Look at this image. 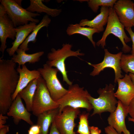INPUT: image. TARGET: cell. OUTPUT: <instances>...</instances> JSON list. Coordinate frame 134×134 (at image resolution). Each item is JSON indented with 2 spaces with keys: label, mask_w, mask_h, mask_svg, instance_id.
<instances>
[{
  "label": "cell",
  "mask_w": 134,
  "mask_h": 134,
  "mask_svg": "<svg viewBox=\"0 0 134 134\" xmlns=\"http://www.w3.org/2000/svg\"><path fill=\"white\" fill-rule=\"evenodd\" d=\"M128 113V107L123 104L118 100L116 109L110 113L107 120L110 126L114 129L119 134H130L127 128L125 122L126 118Z\"/></svg>",
  "instance_id": "cell-12"
},
{
  "label": "cell",
  "mask_w": 134,
  "mask_h": 134,
  "mask_svg": "<svg viewBox=\"0 0 134 134\" xmlns=\"http://www.w3.org/2000/svg\"><path fill=\"white\" fill-rule=\"evenodd\" d=\"M109 13L107 25L101 39L96 43V45L100 46L104 48L106 45L105 41L107 36L112 34L118 37L123 44L122 51L125 53L129 52L132 48L126 43L131 40L128 37L125 31L124 26L120 22L113 8L109 7Z\"/></svg>",
  "instance_id": "cell-5"
},
{
  "label": "cell",
  "mask_w": 134,
  "mask_h": 134,
  "mask_svg": "<svg viewBox=\"0 0 134 134\" xmlns=\"http://www.w3.org/2000/svg\"><path fill=\"white\" fill-rule=\"evenodd\" d=\"M118 89L114 95L125 106H128L134 98V85L129 75L126 74L122 78L117 80Z\"/></svg>",
  "instance_id": "cell-13"
},
{
  "label": "cell",
  "mask_w": 134,
  "mask_h": 134,
  "mask_svg": "<svg viewBox=\"0 0 134 134\" xmlns=\"http://www.w3.org/2000/svg\"><path fill=\"white\" fill-rule=\"evenodd\" d=\"M7 14L13 23L15 27L29 23V22L38 23L39 20L34 18L40 15L37 13L30 12L18 4L14 0H1Z\"/></svg>",
  "instance_id": "cell-7"
},
{
  "label": "cell",
  "mask_w": 134,
  "mask_h": 134,
  "mask_svg": "<svg viewBox=\"0 0 134 134\" xmlns=\"http://www.w3.org/2000/svg\"><path fill=\"white\" fill-rule=\"evenodd\" d=\"M72 45L69 43H64L61 48L57 50L52 48L47 54L48 61L46 63L51 67H54L61 73L63 81L65 82L69 86L72 84V82L68 79L66 70L65 61L68 57L74 56L79 58V56L84 55L78 49L74 51L71 50Z\"/></svg>",
  "instance_id": "cell-2"
},
{
  "label": "cell",
  "mask_w": 134,
  "mask_h": 134,
  "mask_svg": "<svg viewBox=\"0 0 134 134\" xmlns=\"http://www.w3.org/2000/svg\"><path fill=\"white\" fill-rule=\"evenodd\" d=\"M16 52L17 54H15L11 59L20 66L25 65L27 63L33 64L39 62L44 53L43 51H41L32 54H28L26 51L19 48Z\"/></svg>",
  "instance_id": "cell-19"
},
{
  "label": "cell",
  "mask_w": 134,
  "mask_h": 134,
  "mask_svg": "<svg viewBox=\"0 0 134 134\" xmlns=\"http://www.w3.org/2000/svg\"><path fill=\"white\" fill-rule=\"evenodd\" d=\"M116 0H88L89 7L92 11L96 13L98 11L99 7L107 6L113 8Z\"/></svg>",
  "instance_id": "cell-26"
},
{
  "label": "cell",
  "mask_w": 134,
  "mask_h": 134,
  "mask_svg": "<svg viewBox=\"0 0 134 134\" xmlns=\"http://www.w3.org/2000/svg\"><path fill=\"white\" fill-rule=\"evenodd\" d=\"M14 25L7 14L0 16V51L2 53L3 58L4 51L7 46L6 40L7 38L15 40L16 35Z\"/></svg>",
  "instance_id": "cell-15"
},
{
  "label": "cell",
  "mask_w": 134,
  "mask_h": 134,
  "mask_svg": "<svg viewBox=\"0 0 134 134\" xmlns=\"http://www.w3.org/2000/svg\"><path fill=\"white\" fill-rule=\"evenodd\" d=\"M67 34L70 36L75 34H79L87 37L96 47V43L93 40V36L95 33H99L98 31L94 29L89 27H82L79 24L69 25L66 31Z\"/></svg>",
  "instance_id": "cell-22"
},
{
  "label": "cell",
  "mask_w": 134,
  "mask_h": 134,
  "mask_svg": "<svg viewBox=\"0 0 134 134\" xmlns=\"http://www.w3.org/2000/svg\"><path fill=\"white\" fill-rule=\"evenodd\" d=\"M28 134H40V128L37 124L31 126L28 130Z\"/></svg>",
  "instance_id": "cell-28"
},
{
  "label": "cell",
  "mask_w": 134,
  "mask_h": 134,
  "mask_svg": "<svg viewBox=\"0 0 134 134\" xmlns=\"http://www.w3.org/2000/svg\"><path fill=\"white\" fill-rule=\"evenodd\" d=\"M49 134H60L56 126L54 120L51 125Z\"/></svg>",
  "instance_id": "cell-33"
},
{
  "label": "cell",
  "mask_w": 134,
  "mask_h": 134,
  "mask_svg": "<svg viewBox=\"0 0 134 134\" xmlns=\"http://www.w3.org/2000/svg\"></svg>",
  "instance_id": "cell-40"
},
{
  "label": "cell",
  "mask_w": 134,
  "mask_h": 134,
  "mask_svg": "<svg viewBox=\"0 0 134 134\" xmlns=\"http://www.w3.org/2000/svg\"><path fill=\"white\" fill-rule=\"evenodd\" d=\"M21 99L18 94L6 114L8 116L13 117L14 123L16 125L23 120L32 126L34 123L31 119V114L24 106Z\"/></svg>",
  "instance_id": "cell-14"
},
{
  "label": "cell",
  "mask_w": 134,
  "mask_h": 134,
  "mask_svg": "<svg viewBox=\"0 0 134 134\" xmlns=\"http://www.w3.org/2000/svg\"><path fill=\"white\" fill-rule=\"evenodd\" d=\"M128 113L131 118L134 120V98L128 106Z\"/></svg>",
  "instance_id": "cell-30"
},
{
  "label": "cell",
  "mask_w": 134,
  "mask_h": 134,
  "mask_svg": "<svg viewBox=\"0 0 134 134\" xmlns=\"http://www.w3.org/2000/svg\"><path fill=\"white\" fill-rule=\"evenodd\" d=\"M7 116H4L2 114H0V129L4 127V124L6 122V120L8 119Z\"/></svg>",
  "instance_id": "cell-34"
},
{
  "label": "cell",
  "mask_w": 134,
  "mask_h": 134,
  "mask_svg": "<svg viewBox=\"0 0 134 134\" xmlns=\"http://www.w3.org/2000/svg\"><path fill=\"white\" fill-rule=\"evenodd\" d=\"M126 30L129 34L132 42V47L131 50L132 55H134V32L131 28H126Z\"/></svg>",
  "instance_id": "cell-29"
},
{
  "label": "cell",
  "mask_w": 134,
  "mask_h": 134,
  "mask_svg": "<svg viewBox=\"0 0 134 134\" xmlns=\"http://www.w3.org/2000/svg\"><path fill=\"white\" fill-rule=\"evenodd\" d=\"M38 79L31 81L18 94L21 98L24 100L26 108L29 112L32 111L33 100L37 87Z\"/></svg>",
  "instance_id": "cell-23"
},
{
  "label": "cell",
  "mask_w": 134,
  "mask_h": 134,
  "mask_svg": "<svg viewBox=\"0 0 134 134\" xmlns=\"http://www.w3.org/2000/svg\"><path fill=\"white\" fill-rule=\"evenodd\" d=\"M12 60L0 59V114L7 113L12 103L19 75Z\"/></svg>",
  "instance_id": "cell-1"
},
{
  "label": "cell",
  "mask_w": 134,
  "mask_h": 134,
  "mask_svg": "<svg viewBox=\"0 0 134 134\" xmlns=\"http://www.w3.org/2000/svg\"><path fill=\"white\" fill-rule=\"evenodd\" d=\"M90 134H100L101 130L97 127L94 126H89Z\"/></svg>",
  "instance_id": "cell-32"
},
{
  "label": "cell",
  "mask_w": 134,
  "mask_h": 134,
  "mask_svg": "<svg viewBox=\"0 0 134 134\" xmlns=\"http://www.w3.org/2000/svg\"><path fill=\"white\" fill-rule=\"evenodd\" d=\"M90 95L83 87H80L77 84L69 85L67 92L57 101L59 106L58 113H61L63 108L67 106L84 108L90 111L93 107L88 99Z\"/></svg>",
  "instance_id": "cell-3"
},
{
  "label": "cell",
  "mask_w": 134,
  "mask_h": 134,
  "mask_svg": "<svg viewBox=\"0 0 134 134\" xmlns=\"http://www.w3.org/2000/svg\"><path fill=\"white\" fill-rule=\"evenodd\" d=\"M89 113H83L79 114V121L77 133L79 134H90L88 118Z\"/></svg>",
  "instance_id": "cell-27"
},
{
  "label": "cell",
  "mask_w": 134,
  "mask_h": 134,
  "mask_svg": "<svg viewBox=\"0 0 134 134\" xmlns=\"http://www.w3.org/2000/svg\"><path fill=\"white\" fill-rule=\"evenodd\" d=\"M51 21V19L49 17L48 15L47 14L44 15L40 22L36 25L33 31L20 45L19 48L26 52L29 50V49L28 47L29 43L31 42L33 43H35L36 41V37L39 31L43 27H47Z\"/></svg>",
  "instance_id": "cell-24"
},
{
  "label": "cell",
  "mask_w": 134,
  "mask_h": 134,
  "mask_svg": "<svg viewBox=\"0 0 134 134\" xmlns=\"http://www.w3.org/2000/svg\"><path fill=\"white\" fill-rule=\"evenodd\" d=\"M120 22L126 28L134 25V3L131 0H117L113 7Z\"/></svg>",
  "instance_id": "cell-11"
},
{
  "label": "cell",
  "mask_w": 134,
  "mask_h": 134,
  "mask_svg": "<svg viewBox=\"0 0 134 134\" xmlns=\"http://www.w3.org/2000/svg\"><path fill=\"white\" fill-rule=\"evenodd\" d=\"M115 88V86L111 84H106L104 88H100L98 90L99 95L98 98H94L90 95L89 96V101L93 109L91 116L96 114L100 115L104 112L111 113L115 111L118 101L114 95Z\"/></svg>",
  "instance_id": "cell-4"
},
{
  "label": "cell",
  "mask_w": 134,
  "mask_h": 134,
  "mask_svg": "<svg viewBox=\"0 0 134 134\" xmlns=\"http://www.w3.org/2000/svg\"><path fill=\"white\" fill-rule=\"evenodd\" d=\"M9 131V126L5 125L4 127L0 129V134H6Z\"/></svg>",
  "instance_id": "cell-35"
},
{
  "label": "cell",
  "mask_w": 134,
  "mask_h": 134,
  "mask_svg": "<svg viewBox=\"0 0 134 134\" xmlns=\"http://www.w3.org/2000/svg\"><path fill=\"white\" fill-rule=\"evenodd\" d=\"M132 82L134 85V74L130 73L129 74Z\"/></svg>",
  "instance_id": "cell-37"
},
{
  "label": "cell",
  "mask_w": 134,
  "mask_h": 134,
  "mask_svg": "<svg viewBox=\"0 0 134 134\" xmlns=\"http://www.w3.org/2000/svg\"><path fill=\"white\" fill-rule=\"evenodd\" d=\"M104 51V58L100 63L94 64L87 62L89 65L94 67L93 70L90 75L93 76L98 75L105 68H111L114 69L115 72L114 82L116 83L118 79L124 77L121 74L122 72L120 66L122 52H120L117 54H113L110 53L107 49H105Z\"/></svg>",
  "instance_id": "cell-10"
},
{
  "label": "cell",
  "mask_w": 134,
  "mask_h": 134,
  "mask_svg": "<svg viewBox=\"0 0 134 134\" xmlns=\"http://www.w3.org/2000/svg\"><path fill=\"white\" fill-rule=\"evenodd\" d=\"M80 113L79 108L67 106L61 113L55 116L54 120L60 134H76L74 131L76 125L74 121Z\"/></svg>",
  "instance_id": "cell-9"
},
{
  "label": "cell",
  "mask_w": 134,
  "mask_h": 134,
  "mask_svg": "<svg viewBox=\"0 0 134 134\" xmlns=\"http://www.w3.org/2000/svg\"><path fill=\"white\" fill-rule=\"evenodd\" d=\"M16 70L19 74V78L16 89L12 96L13 101L19 93L31 81L41 76L39 71L37 69L30 70L25 65H22V67L18 66Z\"/></svg>",
  "instance_id": "cell-16"
},
{
  "label": "cell",
  "mask_w": 134,
  "mask_h": 134,
  "mask_svg": "<svg viewBox=\"0 0 134 134\" xmlns=\"http://www.w3.org/2000/svg\"><path fill=\"white\" fill-rule=\"evenodd\" d=\"M128 120L129 121L132 122L134 123V120L131 117H129L128 118Z\"/></svg>",
  "instance_id": "cell-39"
},
{
  "label": "cell",
  "mask_w": 134,
  "mask_h": 134,
  "mask_svg": "<svg viewBox=\"0 0 134 134\" xmlns=\"http://www.w3.org/2000/svg\"><path fill=\"white\" fill-rule=\"evenodd\" d=\"M100 13L91 20L82 19L79 23L82 27L87 26L97 30L99 33L103 31L104 26L107 23L109 15V7L101 6Z\"/></svg>",
  "instance_id": "cell-18"
},
{
  "label": "cell",
  "mask_w": 134,
  "mask_h": 134,
  "mask_svg": "<svg viewBox=\"0 0 134 134\" xmlns=\"http://www.w3.org/2000/svg\"><path fill=\"white\" fill-rule=\"evenodd\" d=\"M37 70L45 82L51 98L57 102L68 91V90L63 87L57 77V73L59 70L56 68L50 67L46 64H43L42 67Z\"/></svg>",
  "instance_id": "cell-8"
},
{
  "label": "cell",
  "mask_w": 134,
  "mask_h": 134,
  "mask_svg": "<svg viewBox=\"0 0 134 134\" xmlns=\"http://www.w3.org/2000/svg\"><path fill=\"white\" fill-rule=\"evenodd\" d=\"M15 2L19 5L21 6V3L22 0H15Z\"/></svg>",
  "instance_id": "cell-38"
},
{
  "label": "cell",
  "mask_w": 134,
  "mask_h": 134,
  "mask_svg": "<svg viewBox=\"0 0 134 134\" xmlns=\"http://www.w3.org/2000/svg\"><path fill=\"white\" fill-rule=\"evenodd\" d=\"M7 14L6 10L4 5L1 3L0 4V16Z\"/></svg>",
  "instance_id": "cell-36"
},
{
  "label": "cell",
  "mask_w": 134,
  "mask_h": 134,
  "mask_svg": "<svg viewBox=\"0 0 134 134\" xmlns=\"http://www.w3.org/2000/svg\"><path fill=\"white\" fill-rule=\"evenodd\" d=\"M37 87L33 100L32 112L37 117L43 113L59 107L51 98L45 82L41 76L38 79Z\"/></svg>",
  "instance_id": "cell-6"
},
{
  "label": "cell",
  "mask_w": 134,
  "mask_h": 134,
  "mask_svg": "<svg viewBox=\"0 0 134 134\" xmlns=\"http://www.w3.org/2000/svg\"><path fill=\"white\" fill-rule=\"evenodd\" d=\"M104 131L106 134H119L114 129L110 126L105 127ZM122 134H124L122 133Z\"/></svg>",
  "instance_id": "cell-31"
},
{
  "label": "cell",
  "mask_w": 134,
  "mask_h": 134,
  "mask_svg": "<svg viewBox=\"0 0 134 134\" xmlns=\"http://www.w3.org/2000/svg\"><path fill=\"white\" fill-rule=\"evenodd\" d=\"M59 112V108L45 112L37 117V124L40 129V134H48L49 128L55 116Z\"/></svg>",
  "instance_id": "cell-20"
},
{
  "label": "cell",
  "mask_w": 134,
  "mask_h": 134,
  "mask_svg": "<svg viewBox=\"0 0 134 134\" xmlns=\"http://www.w3.org/2000/svg\"><path fill=\"white\" fill-rule=\"evenodd\" d=\"M120 66L121 69L126 73L134 74V55L122 54Z\"/></svg>",
  "instance_id": "cell-25"
},
{
  "label": "cell",
  "mask_w": 134,
  "mask_h": 134,
  "mask_svg": "<svg viewBox=\"0 0 134 134\" xmlns=\"http://www.w3.org/2000/svg\"><path fill=\"white\" fill-rule=\"evenodd\" d=\"M42 0H30V4L26 9L32 13H44L52 17H55L60 14L61 9H52L46 6L43 3Z\"/></svg>",
  "instance_id": "cell-21"
},
{
  "label": "cell",
  "mask_w": 134,
  "mask_h": 134,
  "mask_svg": "<svg viewBox=\"0 0 134 134\" xmlns=\"http://www.w3.org/2000/svg\"><path fill=\"white\" fill-rule=\"evenodd\" d=\"M36 25V23L30 22L29 23L15 28L16 33L15 39L12 43V46L7 49L6 51L10 56H12L20 45L33 31Z\"/></svg>",
  "instance_id": "cell-17"
}]
</instances>
